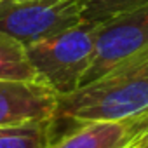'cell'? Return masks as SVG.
Masks as SVG:
<instances>
[{"instance_id": "cell-1", "label": "cell", "mask_w": 148, "mask_h": 148, "mask_svg": "<svg viewBox=\"0 0 148 148\" xmlns=\"http://www.w3.org/2000/svg\"><path fill=\"white\" fill-rule=\"evenodd\" d=\"M145 112H148V45L71 94L58 96L52 119L59 131L79 122L127 119Z\"/></svg>"}, {"instance_id": "cell-2", "label": "cell", "mask_w": 148, "mask_h": 148, "mask_svg": "<svg viewBox=\"0 0 148 148\" xmlns=\"http://www.w3.org/2000/svg\"><path fill=\"white\" fill-rule=\"evenodd\" d=\"M99 25L80 23L45 40L26 45L38 80L56 96L77 91L92 63Z\"/></svg>"}, {"instance_id": "cell-3", "label": "cell", "mask_w": 148, "mask_h": 148, "mask_svg": "<svg viewBox=\"0 0 148 148\" xmlns=\"http://www.w3.org/2000/svg\"><path fill=\"white\" fill-rule=\"evenodd\" d=\"M82 23L80 0H19L0 4V30L30 45Z\"/></svg>"}, {"instance_id": "cell-4", "label": "cell", "mask_w": 148, "mask_h": 148, "mask_svg": "<svg viewBox=\"0 0 148 148\" xmlns=\"http://www.w3.org/2000/svg\"><path fill=\"white\" fill-rule=\"evenodd\" d=\"M148 45V4L99 25L92 63L84 84L96 80L108 70Z\"/></svg>"}, {"instance_id": "cell-5", "label": "cell", "mask_w": 148, "mask_h": 148, "mask_svg": "<svg viewBox=\"0 0 148 148\" xmlns=\"http://www.w3.org/2000/svg\"><path fill=\"white\" fill-rule=\"evenodd\" d=\"M148 125V112L115 120L79 122L61 131L49 148H127Z\"/></svg>"}, {"instance_id": "cell-6", "label": "cell", "mask_w": 148, "mask_h": 148, "mask_svg": "<svg viewBox=\"0 0 148 148\" xmlns=\"http://www.w3.org/2000/svg\"><path fill=\"white\" fill-rule=\"evenodd\" d=\"M58 96L37 82L0 80V125L54 115Z\"/></svg>"}, {"instance_id": "cell-7", "label": "cell", "mask_w": 148, "mask_h": 148, "mask_svg": "<svg viewBox=\"0 0 148 148\" xmlns=\"http://www.w3.org/2000/svg\"><path fill=\"white\" fill-rule=\"evenodd\" d=\"M52 117L0 125V148H49L56 138Z\"/></svg>"}, {"instance_id": "cell-8", "label": "cell", "mask_w": 148, "mask_h": 148, "mask_svg": "<svg viewBox=\"0 0 148 148\" xmlns=\"http://www.w3.org/2000/svg\"><path fill=\"white\" fill-rule=\"evenodd\" d=\"M0 80L42 84L30 63L26 45L4 30H0Z\"/></svg>"}, {"instance_id": "cell-9", "label": "cell", "mask_w": 148, "mask_h": 148, "mask_svg": "<svg viewBox=\"0 0 148 148\" xmlns=\"http://www.w3.org/2000/svg\"><path fill=\"white\" fill-rule=\"evenodd\" d=\"M148 4V0H80L82 21L101 25L124 12Z\"/></svg>"}, {"instance_id": "cell-10", "label": "cell", "mask_w": 148, "mask_h": 148, "mask_svg": "<svg viewBox=\"0 0 148 148\" xmlns=\"http://www.w3.org/2000/svg\"><path fill=\"white\" fill-rule=\"evenodd\" d=\"M143 145H148V125H146L143 131H139V132L132 138V141H131V145H129L127 148H139V146H143Z\"/></svg>"}, {"instance_id": "cell-11", "label": "cell", "mask_w": 148, "mask_h": 148, "mask_svg": "<svg viewBox=\"0 0 148 148\" xmlns=\"http://www.w3.org/2000/svg\"><path fill=\"white\" fill-rule=\"evenodd\" d=\"M5 2H19V0H5Z\"/></svg>"}, {"instance_id": "cell-12", "label": "cell", "mask_w": 148, "mask_h": 148, "mask_svg": "<svg viewBox=\"0 0 148 148\" xmlns=\"http://www.w3.org/2000/svg\"><path fill=\"white\" fill-rule=\"evenodd\" d=\"M139 148H148V145H143V146H139Z\"/></svg>"}, {"instance_id": "cell-13", "label": "cell", "mask_w": 148, "mask_h": 148, "mask_svg": "<svg viewBox=\"0 0 148 148\" xmlns=\"http://www.w3.org/2000/svg\"><path fill=\"white\" fill-rule=\"evenodd\" d=\"M2 2H4V0H0V4H2Z\"/></svg>"}]
</instances>
